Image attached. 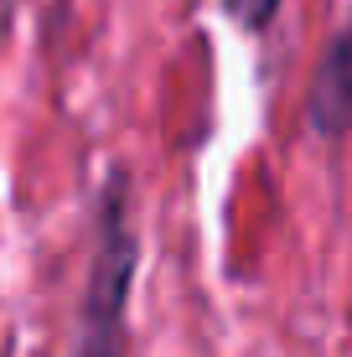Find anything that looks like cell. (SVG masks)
<instances>
[{
  "instance_id": "obj_1",
  "label": "cell",
  "mask_w": 352,
  "mask_h": 357,
  "mask_svg": "<svg viewBox=\"0 0 352 357\" xmlns=\"http://www.w3.org/2000/svg\"><path fill=\"white\" fill-rule=\"evenodd\" d=\"M130 264H135V249H130L125 207H119V181H114L109 207H104V243H99V264H93L89 321H83V347H78V357H119V316H125Z\"/></svg>"
},
{
  "instance_id": "obj_2",
  "label": "cell",
  "mask_w": 352,
  "mask_h": 357,
  "mask_svg": "<svg viewBox=\"0 0 352 357\" xmlns=\"http://www.w3.org/2000/svg\"><path fill=\"white\" fill-rule=\"evenodd\" d=\"M311 119L326 135H342L352 125V31L337 36L332 52L316 68V93H311Z\"/></svg>"
},
{
  "instance_id": "obj_3",
  "label": "cell",
  "mask_w": 352,
  "mask_h": 357,
  "mask_svg": "<svg viewBox=\"0 0 352 357\" xmlns=\"http://www.w3.org/2000/svg\"><path fill=\"white\" fill-rule=\"evenodd\" d=\"M275 6H280V0H228V10H234L244 26H264V21L275 16Z\"/></svg>"
}]
</instances>
